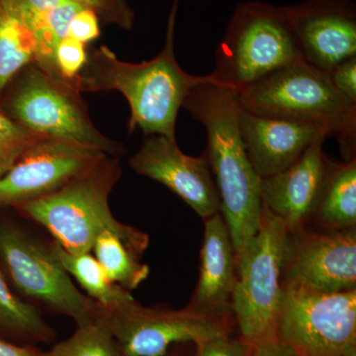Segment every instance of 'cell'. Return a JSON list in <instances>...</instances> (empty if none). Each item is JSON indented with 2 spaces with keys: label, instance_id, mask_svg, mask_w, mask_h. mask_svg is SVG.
<instances>
[{
  "label": "cell",
  "instance_id": "cell-1",
  "mask_svg": "<svg viewBox=\"0 0 356 356\" xmlns=\"http://www.w3.org/2000/svg\"><path fill=\"white\" fill-rule=\"evenodd\" d=\"M180 0H173L168 18L165 46L161 53L140 64L119 60L107 46L88 53V63L76 79L79 92L116 90L130 106L128 129L140 128L147 135L177 140L178 112L187 93L197 84L216 81L212 74H187L178 65L175 54V32Z\"/></svg>",
  "mask_w": 356,
  "mask_h": 356
},
{
  "label": "cell",
  "instance_id": "cell-2",
  "mask_svg": "<svg viewBox=\"0 0 356 356\" xmlns=\"http://www.w3.org/2000/svg\"><path fill=\"white\" fill-rule=\"evenodd\" d=\"M182 107L206 129V156L238 255L259 231L262 212L261 177L248 159L238 129V92L208 81L192 88Z\"/></svg>",
  "mask_w": 356,
  "mask_h": 356
},
{
  "label": "cell",
  "instance_id": "cell-3",
  "mask_svg": "<svg viewBox=\"0 0 356 356\" xmlns=\"http://www.w3.org/2000/svg\"><path fill=\"white\" fill-rule=\"evenodd\" d=\"M121 175L119 159L105 156L62 188L18 208L70 254L91 252L98 235L111 231L144 254L149 236L118 221L110 210V193Z\"/></svg>",
  "mask_w": 356,
  "mask_h": 356
},
{
  "label": "cell",
  "instance_id": "cell-4",
  "mask_svg": "<svg viewBox=\"0 0 356 356\" xmlns=\"http://www.w3.org/2000/svg\"><path fill=\"white\" fill-rule=\"evenodd\" d=\"M236 92L243 109L323 129L337 140L344 161L355 159L356 103L337 90L327 72L298 63Z\"/></svg>",
  "mask_w": 356,
  "mask_h": 356
},
{
  "label": "cell",
  "instance_id": "cell-5",
  "mask_svg": "<svg viewBox=\"0 0 356 356\" xmlns=\"http://www.w3.org/2000/svg\"><path fill=\"white\" fill-rule=\"evenodd\" d=\"M305 62L288 6L261 1L238 3L216 51L212 74L240 91L276 70Z\"/></svg>",
  "mask_w": 356,
  "mask_h": 356
},
{
  "label": "cell",
  "instance_id": "cell-6",
  "mask_svg": "<svg viewBox=\"0 0 356 356\" xmlns=\"http://www.w3.org/2000/svg\"><path fill=\"white\" fill-rule=\"evenodd\" d=\"M290 232L262 205L259 231L236 255L232 311L248 346L276 339Z\"/></svg>",
  "mask_w": 356,
  "mask_h": 356
},
{
  "label": "cell",
  "instance_id": "cell-7",
  "mask_svg": "<svg viewBox=\"0 0 356 356\" xmlns=\"http://www.w3.org/2000/svg\"><path fill=\"white\" fill-rule=\"evenodd\" d=\"M6 99V113L26 130L95 147L113 158L126 153L90 120L76 84L54 76L33 62L14 77Z\"/></svg>",
  "mask_w": 356,
  "mask_h": 356
},
{
  "label": "cell",
  "instance_id": "cell-8",
  "mask_svg": "<svg viewBox=\"0 0 356 356\" xmlns=\"http://www.w3.org/2000/svg\"><path fill=\"white\" fill-rule=\"evenodd\" d=\"M95 320L108 330L124 356H166L172 344L195 346L231 334L236 325L232 312L145 307L135 298L111 307L98 304Z\"/></svg>",
  "mask_w": 356,
  "mask_h": 356
},
{
  "label": "cell",
  "instance_id": "cell-9",
  "mask_svg": "<svg viewBox=\"0 0 356 356\" xmlns=\"http://www.w3.org/2000/svg\"><path fill=\"white\" fill-rule=\"evenodd\" d=\"M276 339L297 356H356V289L283 286Z\"/></svg>",
  "mask_w": 356,
  "mask_h": 356
},
{
  "label": "cell",
  "instance_id": "cell-10",
  "mask_svg": "<svg viewBox=\"0 0 356 356\" xmlns=\"http://www.w3.org/2000/svg\"><path fill=\"white\" fill-rule=\"evenodd\" d=\"M0 259L28 299L72 318L77 325L95 320L97 302L79 291L50 245L24 229L0 225Z\"/></svg>",
  "mask_w": 356,
  "mask_h": 356
},
{
  "label": "cell",
  "instance_id": "cell-11",
  "mask_svg": "<svg viewBox=\"0 0 356 356\" xmlns=\"http://www.w3.org/2000/svg\"><path fill=\"white\" fill-rule=\"evenodd\" d=\"M282 286L324 293L356 289V228L290 233Z\"/></svg>",
  "mask_w": 356,
  "mask_h": 356
},
{
  "label": "cell",
  "instance_id": "cell-12",
  "mask_svg": "<svg viewBox=\"0 0 356 356\" xmlns=\"http://www.w3.org/2000/svg\"><path fill=\"white\" fill-rule=\"evenodd\" d=\"M105 156L79 143L41 136L0 177V207L50 195Z\"/></svg>",
  "mask_w": 356,
  "mask_h": 356
},
{
  "label": "cell",
  "instance_id": "cell-13",
  "mask_svg": "<svg viewBox=\"0 0 356 356\" xmlns=\"http://www.w3.org/2000/svg\"><path fill=\"white\" fill-rule=\"evenodd\" d=\"M138 175L165 185L199 217L207 219L221 212V200L206 154L182 153L177 140L147 135L129 161Z\"/></svg>",
  "mask_w": 356,
  "mask_h": 356
},
{
  "label": "cell",
  "instance_id": "cell-14",
  "mask_svg": "<svg viewBox=\"0 0 356 356\" xmlns=\"http://www.w3.org/2000/svg\"><path fill=\"white\" fill-rule=\"evenodd\" d=\"M288 11L306 63L330 74L356 57V8L350 0H305Z\"/></svg>",
  "mask_w": 356,
  "mask_h": 356
},
{
  "label": "cell",
  "instance_id": "cell-15",
  "mask_svg": "<svg viewBox=\"0 0 356 356\" xmlns=\"http://www.w3.org/2000/svg\"><path fill=\"white\" fill-rule=\"evenodd\" d=\"M318 138L289 168L261 180L262 205L284 222L290 233L308 224L327 170V156Z\"/></svg>",
  "mask_w": 356,
  "mask_h": 356
},
{
  "label": "cell",
  "instance_id": "cell-16",
  "mask_svg": "<svg viewBox=\"0 0 356 356\" xmlns=\"http://www.w3.org/2000/svg\"><path fill=\"white\" fill-rule=\"evenodd\" d=\"M238 129L248 159L261 178L289 168L318 138L330 137L310 124L261 116L242 107Z\"/></svg>",
  "mask_w": 356,
  "mask_h": 356
},
{
  "label": "cell",
  "instance_id": "cell-17",
  "mask_svg": "<svg viewBox=\"0 0 356 356\" xmlns=\"http://www.w3.org/2000/svg\"><path fill=\"white\" fill-rule=\"evenodd\" d=\"M203 221L198 282L188 305L204 311L233 313L236 254L231 233L221 212Z\"/></svg>",
  "mask_w": 356,
  "mask_h": 356
},
{
  "label": "cell",
  "instance_id": "cell-18",
  "mask_svg": "<svg viewBox=\"0 0 356 356\" xmlns=\"http://www.w3.org/2000/svg\"><path fill=\"white\" fill-rule=\"evenodd\" d=\"M321 229L356 228V159H327L324 181L308 224Z\"/></svg>",
  "mask_w": 356,
  "mask_h": 356
},
{
  "label": "cell",
  "instance_id": "cell-19",
  "mask_svg": "<svg viewBox=\"0 0 356 356\" xmlns=\"http://www.w3.org/2000/svg\"><path fill=\"white\" fill-rule=\"evenodd\" d=\"M56 259L100 306L111 307L134 298L130 291L115 284L91 252L70 254L57 243L50 245Z\"/></svg>",
  "mask_w": 356,
  "mask_h": 356
},
{
  "label": "cell",
  "instance_id": "cell-20",
  "mask_svg": "<svg viewBox=\"0 0 356 356\" xmlns=\"http://www.w3.org/2000/svg\"><path fill=\"white\" fill-rule=\"evenodd\" d=\"M91 254L104 269L110 280L131 291L147 280L149 267L143 264V254L131 248L111 231L98 235Z\"/></svg>",
  "mask_w": 356,
  "mask_h": 356
},
{
  "label": "cell",
  "instance_id": "cell-21",
  "mask_svg": "<svg viewBox=\"0 0 356 356\" xmlns=\"http://www.w3.org/2000/svg\"><path fill=\"white\" fill-rule=\"evenodd\" d=\"M34 60L35 40L31 30L0 3V95Z\"/></svg>",
  "mask_w": 356,
  "mask_h": 356
},
{
  "label": "cell",
  "instance_id": "cell-22",
  "mask_svg": "<svg viewBox=\"0 0 356 356\" xmlns=\"http://www.w3.org/2000/svg\"><path fill=\"white\" fill-rule=\"evenodd\" d=\"M0 327L32 341H50L54 331L36 307L16 296L0 273Z\"/></svg>",
  "mask_w": 356,
  "mask_h": 356
},
{
  "label": "cell",
  "instance_id": "cell-23",
  "mask_svg": "<svg viewBox=\"0 0 356 356\" xmlns=\"http://www.w3.org/2000/svg\"><path fill=\"white\" fill-rule=\"evenodd\" d=\"M42 356H124L108 330L95 320L77 325L74 334Z\"/></svg>",
  "mask_w": 356,
  "mask_h": 356
},
{
  "label": "cell",
  "instance_id": "cell-24",
  "mask_svg": "<svg viewBox=\"0 0 356 356\" xmlns=\"http://www.w3.org/2000/svg\"><path fill=\"white\" fill-rule=\"evenodd\" d=\"M40 137L16 123L6 112L0 111V177L10 170Z\"/></svg>",
  "mask_w": 356,
  "mask_h": 356
},
{
  "label": "cell",
  "instance_id": "cell-25",
  "mask_svg": "<svg viewBox=\"0 0 356 356\" xmlns=\"http://www.w3.org/2000/svg\"><path fill=\"white\" fill-rule=\"evenodd\" d=\"M88 58L86 44L65 37L56 49V69L65 81L76 84V79L86 67Z\"/></svg>",
  "mask_w": 356,
  "mask_h": 356
},
{
  "label": "cell",
  "instance_id": "cell-26",
  "mask_svg": "<svg viewBox=\"0 0 356 356\" xmlns=\"http://www.w3.org/2000/svg\"><path fill=\"white\" fill-rule=\"evenodd\" d=\"M79 6L92 9L106 24L118 26L130 31L135 22V13L126 0H70Z\"/></svg>",
  "mask_w": 356,
  "mask_h": 356
},
{
  "label": "cell",
  "instance_id": "cell-27",
  "mask_svg": "<svg viewBox=\"0 0 356 356\" xmlns=\"http://www.w3.org/2000/svg\"><path fill=\"white\" fill-rule=\"evenodd\" d=\"M64 0H0L2 6L13 11L32 30L54 7Z\"/></svg>",
  "mask_w": 356,
  "mask_h": 356
},
{
  "label": "cell",
  "instance_id": "cell-28",
  "mask_svg": "<svg viewBox=\"0 0 356 356\" xmlns=\"http://www.w3.org/2000/svg\"><path fill=\"white\" fill-rule=\"evenodd\" d=\"M250 346L242 339H234L231 334L211 337L195 344L193 356H248Z\"/></svg>",
  "mask_w": 356,
  "mask_h": 356
},
{
  "label": "cell",
  "instance_id": "cell-29",
  "mask_svg": "<svg viewBox=\"0 0 356 356\" xmlns=\"http://www.w3.org/2000/svg\"><path fill=\"white\" fill-rule=\"evenodd\" d=\"M99 18L92 9H79L70 20L67 37L84 44L99 38Z\"/></svg>",
  "mask_w": 356,
  "mask_h": 356
},
{
  "label": "cell",
  "instance_id": "cell-30",
  "mask_svg": "<svg viewBox=\"0 0 356 356\" xmlns=\"http://www.w3.org/2000/svg\"><path fill=\"white\" fill-rule=\"evenodd\" d=\"M329 76L337 90L356 103V57L337 65Z\"/></svg>",
  "mask_w": 356,
  "mask_h": 356
},
{
  "label": "cell",
  "instance_id": "cell-31",
  "mask_svg": "<svg viewBox=\"0 0 356 356\" xmlns=\"http://www.w3.org/2000/svg\"><path fill=\"white\" fill-rule=\"evenodd\" d=\"M248 356H296L294 351L277 339L250 346Z\"/></svg>",
  "mask_w": 356,
  "mask_h": 356
},
{
  "label": "cell",
  "instance_id": "cell-32",
  "mask_svg": "<svg viewBox=\"0 0 356 356\" xmlns=\"http://www.w3.org/2000/svg\"><path fill=\"white\" fill-rule=\"evenodd\" d=\"M0 356H42V353L30 346H19L0 339Z\"/></svg>",
  "mask_w": 356,
  "mask_h": 356
},
{
  "label": "cell",
  "instance_id": "cell-33",
  "mask_svg": "<svg viewBox=\"0 0 356 356\" xmlns=\"http://www.w3.org/2000/svg\"><path fill=\"white\" fill-rule=\"evenodd\" d=\"M168 356H193V355H181V353H172V355H168Z\"/></svg>",
  "mask_w": 356,
  "mask_h": 356
},
{
  "label": "cell",
  "instance_id": "cell-34",
  "mask_svg": "<svg viewBox=\"0 0 356 356\" xmlns=\"http://www.w3.org/2000/svg\"><path fill=\"white\" fill-rule=\"evenodd\" d=\"M297 356V355H296Z\"/></svg>",
  "mask_w": 356,
  "mask_h": 356
}]
</instances>
